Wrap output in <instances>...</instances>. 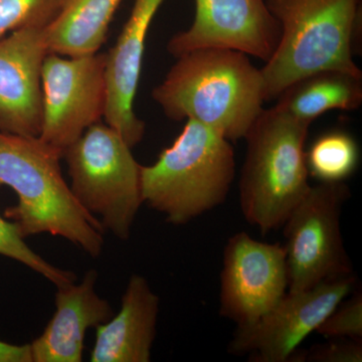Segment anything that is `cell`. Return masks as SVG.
<instances>
[{
  "label": "cell",
  "mask_w": 362,
  "mask_h": 362,
  "mask_svg": "<svg viewBox=\"0 0 362 362\" xmlns=\"http://www.w3.org/2000/svg\"><path fill=\"white\" fill-rule=\"evenodd\" d=\"M356 284L354 273L323 281L310 289L287 292L252 325L238 327L228 351L254 362H286L315 332Z\"/></svg>",
  "instance_id": "cell-9"
},
{
  "label": "cell",
  "mask_w": 362,
  "mask_h": 362,
  "mask_svg": "<svg viewBox=\"0 0 362 362\" xmlns=\"http://www.w3.org/2000/svg\"><path fill=\"white\" fill-rule=\"evenodd\" d=\"M61 0H0V39L25 26H47L59 13Z\"/></svg>",
  "instance_id": "cell-20"
},
{
  "label": "cell",
  "mask_w": 362,
  "mask_h": 362,
  "mask_svg": "<svg viewBox=\"0 0 362 362\" xmlns=\"http://www.w3.org/2000/svg\"><path fill=\"white\" fill-rule=\"evenodd\" d=\"M0 255L20 262L44 276L57 287L76 281L73 272L57 268L33 252L18 233L16 223L6 221L2 216H0Z\"/></svg>",
  "instance_id": "cell-19"
},
{
  "label": "cell",
  "mask_w": 362,
  "mask_h": 362,
  "mask_svg": "<svg viewBox=\"0 0 362 362\" xmlns=\"http://www.w3.org/2000/svg\"><path fill=\"white\" fill-rule=\"evenodd\" d=\"M315 332L327 338L359 340L362 337V295L356 293L345 303H340Z\"/></svg>",
  "instance_id": "cell-21"
},
{
  "label": "cell",
  "mask_w": 362,
  "mask_h": 362,
  "mask_svg": "<svg viewBox=\"0 0 362 362\" xmlns=\"http://www.w3.org/2000/svg\"><path fill=\"white\" fill-rule=\"evenodd\" d=\"M358 340L346 342H329L316 345L302 358L305 361L316 362H361L362 346Z\"/></svg>",
  "instance_id": "cell-22"
},
{
  "label": "cell",
  "mask_w": 362,
  "mask_h": 362,
  "mask_svg": "<svg viewBox=\"0 0 362 362\" xmlns=\"http://www.w3.org/2000/svg\"><path fill=\"white\" fill-rule=\"evenodd\" d=\"M350 197L344 181L320 182L311 187L285 221L288 292L304 291L352 274L340 230L342 207Z\"/></svg>",
  "instance_id": "cell-7"
},
{
  "label": "cell",
  "mask_w": 362,
  "mask_h": 362,
  "mask_svg": "<svg viewBox=\"0 0 362 362\" xmlns=\"http://www.w3.org/2000/svg\"><path fill=\"white\" fill-rule=\"evenodd\" d=\"M106 54L65 57L49 52L42 71V122L39 137L64 153L106 108Z\"/></svg>",
  "instance_id": "cell-8"
},
{
  "label": "cell",
  "mask_w": 362,
  "mask_h": 362,
  "mask_svg": "<svg viewBox=\"0 0 362 362\" xmlns=\"http://www.w3.org/2000/svg\"><path fill=\"white\" fill-rule=\"evenodd\" d=\"M235 176L230 141L194 119L156 163L141 166L143 204L180 226L225 202Z\"/></svg>",
  "instance_id": "cell-4"
},
{
  "label": "cell",
  "mask_w": 362,
  "mask_h": 362,
  "mask_svg": "<svg viewBox=\"0 0 362 362\" xmlns=\"http://www.w3.org/2000/svg\"><path fill=\"white\" fill-rule=\"evenodd\" d=\"M284 246L235 233L226 243L221 274L220 313L238 327L252 325L288 292Z\"/></svg>",
  "instance_id": "cell-10"
},
{
  "label": "cell",
  "mask_w": 362,
  "mask_h": 362,
  "mask_svg": "<svg viewBox=\"0 0 362 362\" xmlns=\"http://www.w3.org/2000/svg\"><path fill=\"white\" fill-rule=\"evenodd\" d=\"M164 0H135L116 44L106 52L107 100L105 122L118 131L133 148L142 141L144 121L134 111L141 77L145 42L152 21Z\"/></svg>",
  "instance_id": "cell-13"
},
{
  "label": "cell",
  "mask_w": 362,
  "mask_h": 362,
  "mask_svg": "<svg viewBox=\"0 0 362 362\" xmlns=\"http://www.w3.org/2000/svg\"><path fill=\"white\" fill-rule=\"evenodd\" d=\"M62 158L59 150L40 137L0 132V188H13L18 197L6 216L23 239L51 233L97 258L103 251L104 230L66 185Z\"/></svg>",
  "instance_id": "cell-2"
},
{
  "label": "cell",
  "mask_w": 362,
  "mask_h": 362,
  "mask_svg": "<svg viewBox=\"0 0 362 362\" xmlns=\"http://www.w3.org/2000/svg\"><path fill=\"white\" fill-rule=\"evenodd\" d=\"M152 98L171 120L194 119L228 141L245 139L264 111L261 69L237 49L202 47L176 58Z\"/></svg>",
  "instance_id": "cell-1"
},
{
  "label": "cell",
  "mask_w": 362,
  "mask_h": 362,
  "mask_svg": "<svg viewBox=\"0 0 362 362\" xmlns=\"http://www.w3.org/2000/svg\"><path fill=\"white\" fill-rule=\"evenodd\" d=\"M47 26H25L0 39V132L40 134Z\"/></svg>",
  "instance_id": "cell-12"
},
{
  "label": "cell",
  "mask_w": 362,
  "mask_h": 362,
  "mask_svg": "<svg viewBox=\"0 0 362 362\" xmlns=\"http://www.w3.org/2000/svg\"><path fill=\"white\" fill-rule=\"evenodd\" d=\"M71 190L104 232L129 239L143 204L141 164L122 135L99 121L66 148Z\"/></svg>",
  "instance_id": "cell-6"
},
{
  "label": "cell",
  "mask_w": 362,
  "mask_h": 362,
  "mask_svg": "<svg viewBox=\"0 0 362 362\" xmlns=\"http://www.w3.org/2000/svg\"><path fill=\"white\" fill-rule=\"evenodd\" d=\"M159 297L146 279L131 276L120 311L96 327L92 362H149L156 337Z\"/></svg>",
  "instance_id": "cell-15"
},
{
  "label": "cell",
  "mask_w": 362,
  "mask_h": 362,
  "mask_svg": "<svg viewBox=\"0 0 362 362\" xmlns=\"http://www.w3.org/2000/svg\"><path fill=\"white\" fill-rule=\"evenodd\" d=\"M358 162V145L344 131L321 135L306 152L309 175L320 182H343L354 175Z\"/></svg>",
  "instance_id": "cell-18"
},
{
  "label": "cell",
  "mask_w": 362,
  "mask_h": 362,
  "mask_svg": "<svg viewBox=\"0 0 362 362\" xmlns=\"http://www.w3.org/2000/svg\"><path fill=\"white\" fill-rule=\"evenodd\" d=\"M195 14L187 30L168 42L177 58L202 47H225L268 62L277 49L281 28L267 0H194Z\"/></svg>",
  "instance_id": "cell-11"
},
{
  "label": "cell",
  "mask_w": 362,
  "mask_h": 362,
  "mask_svg": "<svg viewBox=\"0 0 362 362\" xmlns=\"http://www.w3.org/2000/svg\"><path fill=\"white\" fill-rule=\"evenodd\" d=\"M362 0H267L281 28L280 40L261 69L265 102L295 81L325 70L362 77Z\"/></svg>",
  "instance_id": "cell-3"
},
{
  "label": "cell",
  "mask_w": 362,
  "mask_h": 362,
  "mask_svg": "<svg viewBox=\"0 0 362 362\" xmlns=\"http://www.w3.org/2000/svg\"><path fill=\"white\" fill-rule=\"evenodd\" d=\"M0 362H33L30 344H11L0 340Z\"/></svg>",
  "instance_id": "cell-23"
},
{
  "label": "cell",
  "mask_w": 362,
  "mask_h": 362,
  "mask_svg": "<svg viewBox=\"0 0 362 362\" xmlns=\"http://www.w3.org/2000/svg\"><path fill=\"white\" fill-rule=\"evenodd\" d=\"M123 0H61L59 13L47 26L49 52L65 57L99 52Z\"/></svg>",
  "instance_id": "cell-17"
},
{
  "label": "cell",
  "mask_w": 362,
  "mask_h": 362,
  "mask_svg": "<svg viewBox=\"0 0 362 362\" xmlns=\"http://www.w3.org/2000/svg\"><path fill=\"white\" fill-rule=\"evenodd\" d=\"M362 104V77L346 71H316L295 81L277 98L275 108L311 126L330 110L354 111Z\"/></svg>",
  "instance_id": "cell-16"
},
{
  "label": "cell",
  "mask_w": 362,
  "mask_h": 362,
  "mask_svg": "<svg viewBox=\"0 0 362 362\" xmlns=\"http://www.w3.org/2000/svg\"><path fill=\"white\" fill-rule=\"evenodd\" d=\"M309 127L272 107L264 109L245 137L240 207L263 235L284 226L310 190L304 149Z\"/></svg>",
  "instance_id": "cell-5"
},
{
  "label": "cell",
  "mask_w": 362,
  "mask_h": 362,
  "mask_svg": "<svg viewBox=\"0 0 362 362\" xmlns=\"http://www.w3.org/2000/svg\"><path fill=\"white\" fill-rule=\"evenodd\" d=\"M97 272L86 273L80 284L59 286L56 312L40 337L30 343L33 362H81L86 332L114 316L110 303L97 294Z\"/></svg>",
  "instance_id": "cell-14"
}]
</instances>
